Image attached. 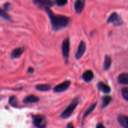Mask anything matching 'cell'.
<instances>
[{
    "instance_id": "cell-18",
    "label": "cell",
    "mask_w": 128,
    "mask_h": 128,
    "mask_svg": "<svg viewBox=\"0 0 128 128\" xmlns=\"http://www.w3.org/2000/svg\"><path fill=\"white\" fill-rule=\"evenodd\" d=\"M50 84H38L36 86V89L40 91H48L51 89Z\"/></svg>"
},
{
    "instance_id": "cell-26",
    "label": "cell",
    "mask_w": 128,
    "mask_h": 128,
    "mask_svg": "<svg viewBox=\"0 0 128 128\" xmlns=\"http://www.w3.org/2000/svg\"><path fill=\"white\" fill-rule=\"evenodd\" d=\"M66 128H75L74 126H73V124H72V123H68V124Z\"/></svg>"
},
{
    "instance_id": "cell-21",
    "label": "cell",
    "mask_w": 128,
    "mask_h": 128,
    "mask_svg": "<svg viewBox=\"0 0 128 128\" xmlns=\"http://www.w3.org/2000/svg\"><path fill=\"white\" fill-rule=\"evenodd\" d=\"M9 103L13 107H17L18 106V101L16 96H11L10 98Z\"/></svg>"
},
{
    "instance_id": "cell-6",
    "label": "cell",
    "mask_w": 128,
    "mask_h": 128,
    "mask_svg": "<svg viewBox=\"0 0 128 128\" xmlns=\"http://www.w3.org/2000/svg\"><path fill=\"white\" fill-rule=\"evenodd\" d=\"M71 85V81L69 80L64 81L61 84H59L56 86L54 88V91L55 92H62L63 91H66Z\"/></svg>"
},
{
    "instance_id": "cell-10",
    "label": "cell",
    "mask_w": 128,
    "mask_h": 128,
    "mask_svg": "<svg viewBox=\"0 0 128 128\" xmlns=\"http://www.w3.org/2000/svg\"><path fill=\"white\" fill-rule=\"evenodd\" d=\"M98 88L100 91L103 92L104 93L108 94L111 92V88L104 82H100L99 83H98Z\"/></svg>"
},
{
    "instance_id": "cell-24",
    "label": "cell",
    "mask_w": 128,
    "mask_h": 128,
    "mask_svg": "<svg viewBox=\"0 0 128 128\" xmlns=\"http://www.w3.org/2000/svg\"><path fill=\"white\" fill-rule=\"evenodd\" d=\"M3 6H4V8L5 10H10V6H11V4H10L9 2H7V3L4 4L3 5Z\"/></svg>"
},
{
    "instance_id": "cell-4",
    "label": "cell",
    "mask_w": 128,
    "mask_h": 128,
    "mask_svg": "<svg viewBox=\"0 0 128 128\" xmlns=\"http://www.w3.org/2000/svg\"><path fill=\"white\" fill-rule=\"evenodd\" d=\"M70 50V41L69 38L65 39L62 43V54L66 61H68L69 58Z\"/></svg>"
},
{
    "instance_id": "cell-7",
    "label": "cell",
    "mask_w": 128,
    "mask_h": 128,
    "mask_svg": "<svg viewBox=\"0 0 128 128\" xmlns=\"http://www.w3.org/2000/svg\"><path fill=\"white\" fill-rule=\"evenodd\" d=\"M86 44H85L84 41H81L79 44L77 51H76V54H75V58H76V60H80V58H81V57L83 56L85 51H86Z\"/></svg>"
},
{
    "instance_id": "cell-9",
    "label": "cell",
    "mask_w": 128,
    "mask_h": 128,
    "mask_svg": "<svg viewBox=\"0 0 128 128\" xmlns=\"http://www.w3.org/2000/svg\"><path fill=\"white\" fill-rule=\"evenodd\" d=\"M84 5L85 1H84V0H77L74 2V10L76 13H81L83 11Z\"/></svg>"
},
{
    "instance_id": "cell-11",
    "label": "cell",
    "mask_w": 128,
    "mask_h": 128,
    "mask_svg": "<svg viewBox=\"0 0 128 128\" xmlns=\"http://www.w3.org/2000/svg\"><path fill=\"white\" fill-rule=\"evenodd\" d=\"M24 48L21 47L18 48H16L14 50H12V51L11 52V58L15 59L20 57L21 55L22 54V52H24Z\"/></svg>"
},
{
    "instance_id": "cell-8",
    "label": "cell",
    "mask_w": 128,
    "mask_h": 128,
    "mask_svg": "<svg viewBox=\"0 0 128 128\" xmlns=\"http://www.w3.org/2000/svg\"><path fill=\"white\" fill-rule=\"evenodd\" d=\"M33 2L39 7H42L44 8H50V7L53 6L54 2L48 0H34Z\"/></svg>"
},
{
    "instance_id": "cell-22",
    "label": "cell",
    "mask_w": 128,
    "mask_h": 128,
    "mask_svg": "<svg viewBox=\"0 0 128 128\" xmlns=\"http://www.w3.org/2000/svg\"><path fill=\"white\" fill-rule=\"evenodd\" d=\"M122 95L126 101H128V88L127 87L122 89Z\"/></svg>"
},
{
    "instance_id": "cell-27",
    "label": "cell",
    "mask_w": 128,
    "mask_h": 128,
    "mask_svg": "<svg viewBox=\"0 0 128 128\" xmlns=\"http://www.w3.org/2000/svg\"><path fill=\"white\" fill-rule=\"evenodd\" d=\"M28 72H30V73H32V72H34V68H28Z\"/></svg>"
},
{
    "instance_id": "cell-19",
    "label": "cell",
    "mask_w": 128,
    "mask_h": 128,
    "mask_svg": "<svg viewBox=\"0 0 128 128\" xmlns=\"http://www.w3.org/2000/svg\"><path fill=\"white\" fill-rule=\"evenodd\" d=\"M96 104H97V103L95 102V103L92 104L90 106V108L86 110V111L84 112V116H83V118H82V119H84L85 118L87 117L90 114H91V112L94 111V110L95 108H96Z\"/></svg>"
},
{
    "instance_id": "cell-20",
    "label": "cell",
    "mask_w": 128,
    "mask_h": 128,
    "mask_svg": "<svg viewBox=\"0 0 128 128\" xmlns=\"http://www.w3.org/2000/svg\"><path fill=\"white\" fill-rule=\"evenodd\" d=\"M0 17H1L3 19H5L6 20H8V21H10L11 20L10 16L4 10H2L1 8H0Z\"/></svg>"
},
{
    "instance_id": "cell-1",
    "label": "cell",
    "mask_w": 128,
    "mask_h": 128,
    "mask_svg": "<svg viewBox=\"0 0 128 128\" xmlns=\"http://www.w3.org/2000/svg\"><path fill=\"white\" fill-rule=\"evenodd\" d=\"M45 10L50 19L52 30L58 31L68 26L70 18L63 15L56 14L50 8H45Z\"/></svg>"
},
{
    "instance_id": "cell-17",
    "label": "cell",
    "mask_w": 128,
    "mask_h": 128,
    "mask_svg": "<svg viewBox=\"0 0 128 128\" xmlns=\"http://www.w3.org/2000/svg\"><path fill=\"white\" fill-rule=\"evenodd\" d=\"M111 101V97L110 96H105L102 98V102L101 104V108H105L107 107Z\"/></svg>"
},
{
    "instance_id": "cell-2",
    "label": "cell",
    "mask_w": 128,
    "mask_h": 128,
    "mask_svg": "<svg viewBox=\"0 0 128 128\" xmlns=\"http://www.w3.org/2000/svg\"><path fill=\"white\" fill-rule=\"evenodd\" d=\"M79 103V100L78 98L74 99L72 101V102L69 104V106L66 108L64 110V111H62V113L61 114V118L63 119L68 118L69 117L71 116L72 112L76 108L77 106L78 105Z\"/></svg>"
},
{
    "instance_id": "cell-12",
    "label": "cell",
    "mask_w": 128,
    "mask_h": 128,
    "mask_svg": "<svg viewBox=\"0 0 128 128\" xmlns=\"http://www.w3.org/2000/svg\"><path fill=\"white\" fill-rule=\"evenodd\" d=\"M82 80L86 82H90L93 79L94 73L91 70H87L82 75Z\"/></svg>"
},
{
    "instance_id": "cell-13",
    "label": "cell",
    "mask_w": 128,
    "mask_h": 128,
    "mask_svg": "<svg viewBox=\"0 0 128 128\" xmlns=\"http://www.w3.org/2000/svg\"><path fill=\"white\" fill-rule=\"evenodd\" d=\"M39 101V98L37 96H34V95H29V96H26L24 99L23 100V102L26 104H30V103H34V102H36Z\"/></svg>"
},
{
    "instance_id": "cell-15",
    "label": "cell",
    "mask_w": 128,
    "mask_h": 128,
    "mask_svg": "<svg viewBox=\"0 0 128 128\" xmlns=\"http://www.w3.org/2000/svg\"><path fill=\"white\" fill-rule=\"evenodd\" d=\"M118 81L120 83L122 84H128V73H122L118 77Z\"/></svg>"
},
{
    "instance_id": "cell-23",
    "label": "cell",
    "mask_w": 128,
    "mask_h": 128,
    "mask_svg": "<svg viewBox=\"0 0 128 128\" xmlns=\"http://www.w3.org/2000/svg\"><path fill=\"white\" fill-rule=\"evenodd\" d=\"M54 3H55L58 6H62L67 4L68 1H66V0H57L55 2H54Z\"/></svg>"
},
{
    "instance_id": "cell-25",
    "label": "cell",
    "mask_w": 128,
    "mask_h": 128,
    "mask_svg": "<svg viewBox=\"0 0 128 128\" xmlns=\"http://www.w3.org/2000/svg\"><path fill=\"white\" fill-rule=\"evenodd\" d=\"M96 128H104V126L102 123H98L96 126Z\"/></svg>"
},
{
    "instance_id": "cell-3",
    "label": "cell",
    "mask_w": 128,
    "mask_h": 128,
    "mask_svg": "<svg viewBox=\"0 0 128 128\" xmlns=\"http://www.w3.org/2000/svg\"><path fill=\"white\" fill-rule=\"evenodd\" d=\"M32 123L37 128H46L47 125V120L44 116L36 115L32 117Z\"/></svg>"
},
{
    "instance_id": "cell-16",
    "label": "cell",
    "mask_w": 128,
    "mask_h": 128,
    "mask_svg": "<svg viewBox=\"0 0 128 128\" xmlns=\"http://www.w3.org/2000/svg\"><path fill=\"white\" fill-rule=\"evenodd\" d=\"M111 64V59L110 56H106L104 58V61L103 69L105 71H108L110 70Z\"/></svg>"
},
{
    "instance_id": "cell-5",
    "label": "cell",
    "mask_w": 128,
    "mask_h": 128,
    "mask_svg": "<svg viewBox=\"0 0 128 128\" xmlns=\"http://www.w3.org/2000/svg\"><path fill=\"white\" fill-rule=\"evenodd\" d=\"M107 22L112 23L115 26H121L123 23V21L116 12H112L108 19Z\"/></svg>"
},
{
    "instance_id": "cell-14",
    "label": "cell",
    "mask_w": 128,
    "mask_h": 128,
    "mask_svg": "<svg viewBox=\"0 0 128 128\" xmlns=\"http://www.w3.org/2000/svg\"><path fill=\"white\" fill-rule=\"evenodd\" d=\"M118 121L122 127L124 128H128L127 116H124V115H120L118 118Z\"/></svg>"
}]
</instances>
